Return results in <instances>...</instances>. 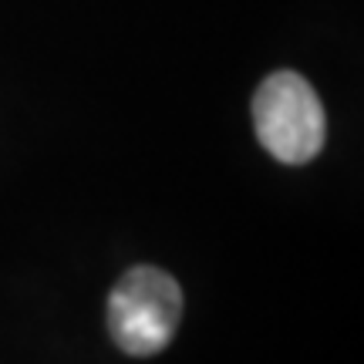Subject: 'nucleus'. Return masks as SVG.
<instances>
[{"label": "nucleus", "mask_w": 364, "mask_h": 364, "mask_svg": "<svg viewBox=\"0 0 364 364\" xmlns=\"http://www.w3.org/2000/svg\"><path fill=\"white\" fill-rule=\"evenodd\" d=\"M182 321V290L159 267H132L108 297V334L132 358L159 354Z\"/></svg>", "instance_id": "obj_2"}, {"label": "nucleus", "mask_w": 364, "mask_h": 364, "mask_svg": "<svg viewBox=\"0 0 364 364\" xmlns=\"http://www.w3.org/2000/svg\"><path fill=\"white\" fill-rule=\"evenodd\" d=\"M253 125L263 149L287 166L311 162L327 139L324 105L297 71H273L263 78L253 95Z\"/></svg>", "instance_id": "obj_1"}]
</instances>
